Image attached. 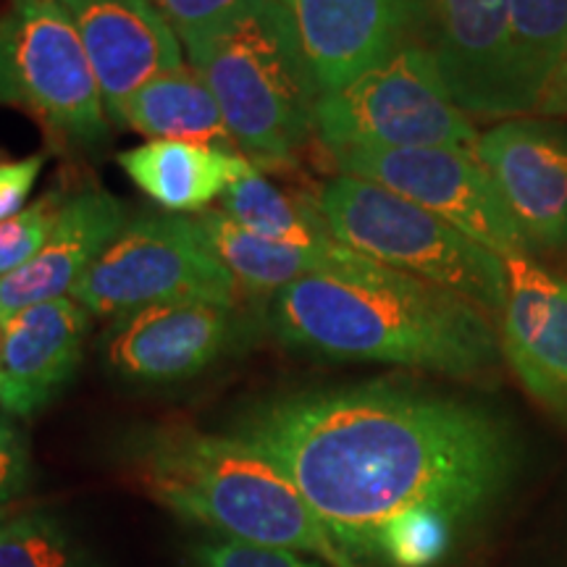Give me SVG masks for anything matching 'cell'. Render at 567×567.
Here are the masks:
<instances>
[{"mask_svg": "<svg viewBox=\"0 0 567 567\" xmlns=\"http://www.w3.org/2000/svg\"><path fill=\"white\" fill-rule=\"evenodd\" d=\"M237 439L292 481L344 549L365 551L408 515H473L513 465L484 410L381 384L268 402Z\"/></svg>", "mask_w": 567, "mask_h": 567, "instance_id": "6da1fadb", "label": "cell"}, {"mask_svg": "<svg viewBox=\"0 0 567 567\" xmlns=\"http://www.w3.org/2000/svg\"><path fill=\"white\" fill-rule=\"evenodd\" d=\"M274 331L334 360H371L476 379L502 354L492 316L450 289L342 243L274 297Z\"/></svg>", "mask_w": 567, "mask_h": 567, "instance_id": "7a4b0ae2", "label": "cell"}, {"mask_svg": "<svg viewBox=\"0 0 567 567\" xmlns=\"http://www.w3.org/2000/svg\"><path fill=\"white\" fill-rule=\"evenodd\" d=\"M137 478L158 505L237 542L358 567L292 481L243 439L161 429L140 446Z\"/></svg>", "mask_w": 567, "mask_h": 567, "instance_id": "3957f363", "label": "cell"}, {"mask_svg": "<svg viewBox=\"0 0 567 567\" xmlns=\"http://www.w3.org/2000/svg\"><path fill=\"white\" fill-rule=\"evenodd\" d=\"M187 53L255 166H279L313 134L321 92L279 0H258Z\"/></svg>", "mask_w": 567, "mask_h": 567, "instance_id": "277c9868", "label": "cell"}, {"mask_svg": "<svg viewBox=\"0 0 567 567\" xmlns=\"http://www.w3.org/2000/svg\"><path fill=\"white\" fill-rule=\"evenodd\" d=\"M313 203L337 243L450 289L499 321L507 292L505 258L444 218L350 174L326 182Z\"/></svg>", "mask_w": 567, "mask_h": 567, "instance_id": "5b68a950", "label": "cell"}, {"mask_svg": "<svg viewBox=\"0 0 567 567\" xmlns=\"http://www.w3.org/2000/svg\"><path fill=\"white\" fill-rule=\"evenodd\" d=\"M316 132L331 151L342 147H460L476 153L467 113L452 101L429 48L417 40L323 95Z\"/></svg>", "mask_w": 567, "mask_h": 567, "instance_id": "8992f818", "label": "cell"}, {"mask_svg": "<svg viewBox=\"0 0 567 567\" xmlns=\"http://www.w3.org/2000/svg\"><path fill=\"white\" fill-rule=\"evenodd\" d=\"M0 103L30 111L74 145L109 142L95 71L59 0H13L0 17Z\"/></svg>", "mask_w": 567, "mask_h": 567, "instance_id": "52a82bcc", "label": "cell"}, {"mask_svg": "<svg viewBox=\"0 0 567 567\" xmlns=\"http://www.w3.org/2000/svg\"><path fill=\"white\" fill-rule=\"evenodd\" d=\"M71 295L90 316L122 318L174 300L234 305L237 284L197 218L142 216L113 237Z\"/></svg>", "mask_w": 567, "mask_h": 567, "instance_id": "ba28073f", "label": "cell"}, {"mask_svg": "<svg viewBox=\"0 0 567 567\" xmlns=\"http://www.w3.org/2000/svg\"><path fill=\"white\" fill-rule=\"evenodd\" d=\"M342 174L358 176L421 205L499 255H530L526 234L473 151L460 147H342Z\"/></svg>", "mask_w": 567, "mask_h": 567, "instance_id": "9c48e42d", "label": "cell"}, {"mask_svg": "<svg viewBox=\"0 0 567 567\" xmlns=\"http://www.w3.org/2000/svg\"><path fill=\"white\" fill-rule=\"evenodd\" d=\"M417 40L465 113L520 116L509 59L507 0H415Z\"/></svg>", "mask_w": 567, "mask_h": 567, "instance_id": "30bf717a", "label": "cell"}, {"mask_svg": "<svg viewBox=\"0 0 567 567\" xmlns=\"http://www.w3.org/2000/svg\"><path fill=\"white\" fill-rule=\"evenodd\" d=\"M80 32L105 113L122 124L132 95L182 69V45L151 0H59Z\"/></svg>", "mask_w": 567, "mask_h": 567, "instance_id": "8fae6325", "label": "cell"}, {"mask_svg": "<svg viewBox=\"0 0 567 567\" xmlns=\"http://www.w3.org/2000/svg\"><path fill=\"white\" fill-rule=\"evenodd\" d=\"M313 71L331 95L389 59L415 32V0H279Z\"/></svg>", "mask_w": 567, "mask_h": 567, "instance_id": "7c38bea8", "label": "cell"}, {"mask_svg": "<svg viewBox=\"0 0 567 567\" xmlns=\"http://www.w3.org/2000/svg\"><path fill=\"white\" fill-rule=\"evenodd\" d=\"M476 155L530 250L565 247L567 140L534 122H502L481 134Z\"/></svg>", "mask_w": 567, "mask_h": 567, "instance_id": "4fadbf2b", "label": "cell"}, {"mask_svg": "<svg viewBox=\"0 0 567 567\" xmlns=\"http://www.w3.org/2000/svg\"><path fill=\"white\" fill-rule=\"evenodd\" d=\"M234 334L231 305L174 300L118 318L109 339V363L124 379L168 384L200 373Z\"/></svg>", "mask_w": 567, "mask_h": 567, "instance_id": "5bb4252c", "label": "cell"}, {"mask_svg": "<svg viewBox=\"0 0 567 567\" xmlns=\"http://www.w3.org/2000/svg\"><path fill=\"white\" fill-rule=\"evenodd\" d=\"M499 313L502 354L530 394L567 405V281L530 255L507 258Z\"/></svg>", "mask_w": 567, "mask_h": 567, "instance_id": "9a60e30c", "label": "cell"}, {"mask_svg": "<svg viewBox=\"0 0 567 567\" xmlns=\"http://www.w3.org/2000/svg\"><path fill=\"white\" fill-rule=\"evenodd\" d=\"M90 329L87 308L74 297L32 305L6 318L0 360V408L6 415L40 413L74 375Z\"/></svg>", "mask_w": 567, "mask_h": 567, "instance_id": "2e32d148", "label": "cell"}, {"mask_svg": "<svg viewBox=\"0 0 567 567\" xmlns=\"http://www.w3.org/2000/svg\"><path fill=\"white\" fill-rule=\"evenodd\" d=\"M126 224V205L105 189H87L63 203L42 250L17 271L0 276V321L74 292Z\"/></svg>", "mask_w": 567, "mask_h": 567, "instance_id": "e0dca14e", "label": "cell"}, {"mask_svg": "<svg viewBox=\"0 0 567 567\" xmlns=\"http://www.w3.org/2000/svg\"><path fill=\"white\" fill-rule=\"evenodd\" d=\"M250 158L193 142L151 140L118 155V166L168 210H205L250 166Z\"/></svg>", "mask_w": 567, "mask_h": 567, "instance_id": "ac0fdd59", "label": "cell"}, {"mask_svg": "<svg viewBox=\"0 0 567 567\" xmlns=\"http://www.w3.org/2000/svg\"><path fill=\"white\" fill-rule=\"evenodd\" d=\"M122 124L151 140L193 142L237 153L224 113L195 69H176L145 84L126 101Z\"/></svg>", "mask_w": 567, "mask_h": 567, "instance_id": "d6986e66", "label": "cell"}, {"mask_svg": "<svg viewBox=\"0 0 567 567\" xmlns=\"http://www.w3.org/2000/svg\"><path fill=\"white\" fill-rule=\"evenodd\" d=\"M203 231L208 234V243L218 260L231 274L237 292L243 289L245 295L268 297L279 295L289 284L302 279L321 264L326 247H295L271 243L260 237L237 221H231L224 210H203L197 216Z\"/></svg>", "mask_w": 567, "mask_h": 567, "instance_id": "ffe728a7", "label": "cell"}, {"mask_svg": "<svg viewBox=\"0 0 567 567\" xmlns=\"http://www.w3.org/2000/svg\"><path fill=\"white\" fill-rule=\"evenodd\" d=\"M517 113H534L567 53V0H507Z\"/></svg>", "mask_w": 567, "mask_h": 567, "instance_id": "44dd1931", "label": "cell"}, {"mask_svg": "<svg viewBox=\"0 0 567 567\" xmlns=\"http://www.w3.org/2000/svg\"><path fill=\"white\" fill-rule=\"evenodd\" d=\"M221 205L231 221L271 243L323 247L334 239L313 200H297L287 195L274 182H268L255 163L229 184L221 195Z\"/></svg>", "mask_w": 567, "mask_h": 567, "instance_id": "7402d4cb", "label": "cell"}, {"mask_svg": "<svg viewBox=\"0 0 567 567\" xmlns=\"http://www.w3.org/2000/svg\"><path fill=\"white\" fill-rule=\"evenodd\" d=\"M0 567H87L63 530L48 515H21L0 526Z\"/></svg>", "mask_w": 567, "mask_h": 567, "instance_id": "603a6c76", "label": "cell"}, {"mask_svg": "<svg viewBox=\"0 0 567 567\" xmlns=\"http://www.w3.org/2000/svg\"><path fill=\"white\" fill-rule=\"evenodd\" d=\"M452 523L436 513H415L394 523L381 538L379 551L400 567L434 565L450 544Z\"/></svg>", "mask_w": 567, "mask_h": 567, "instance_id": "cb8c5ba5", "label": "cell"}, {"mask_svg": "<svg viewBox=\"0 0 567 567\" xmlns=\"http://www.w3.org/2000/svg\"><path fill=\"white\" fill-rule=\"evenodd\" d=\"M61 197L45 195L13 218L0 221V276L17 271L42 250L61 216Z\"/></svg>", "mask_w": 567, "mask_h": 567, "instance_id": "d4e9b609", "label": "cell"}, {"mask_svg": "<svg viewBox=\"0 0 567 567\" xmlns=\"http://www.w3.org/2000/svg\"><path fill=\"white\" fill-rule=\"evenodd\" d=\"M255 3L258 0H158L163 17L187 48L200 45Z\"/></svg>", "mask_w": 567, "mask_h": 567, "instance_id": "484cf974", "label": "cell"}, {"mask_svg": "<svg viewBox=\"0 0 567 567\" xmlns=\"http://www.w3.org/2000/svg\"><path fill=\"white\" fill-rule=\"evenodd\" d=\"M195 567H316L297 551H284L271 547H258V544L226 542L205 544L195 551Z\"/></svg>", "mask_w": 567, "mask_h": 567, "instance_id": "4316f807", "label": "cell"}, {"mask_svg": "<svg viewBox=\"0 0 567 567\" xmlns=\"http://www.w3.org/2000/svg\"><path fill=\"white\" fill-rule=\"evenodd\" d=\"M30 476V452L21 431L9 415H0V520H3L13 499L24 492Z\"/></svg>", "mask_w": 567, "mask_h": 567, "instance_id": "83f0119b", "label": "cell"}, {"mask_svg": "<svg viewBox=\"0 0 567 567\" xmlns=\"http://www.w3.org/2000/svg\"><path fill=\"white\" fill-rule=\"evenodd\" d=\"M45 155H27L19 161H0V221L13 218L27 208L38 184Z\"/></svg>", "mask_w": 567, "mask_h": 567, "instance_id": "f1b7e54d", "label": "cell"}, {"mask_svg": "<svg viewBox=\"0 0 567 567\" xmlns=\"http://www.w3.org/2000/svg\"><path fill=\"white\" fill-rule=\"evenodd\" d=\"M534 113L547 118H567V53L565 59L559 61L555 76L549 80Z\"/></svg>", "mask_w": 567, "mask_h": 567, "instance_id": "f546056e", "label": "cell"}, {"mask_svg": "<svg viewBox=\"0 0 567 567\" xmlns=\"http://www.w3.org/2000/svg\"><path fill=\"white\" fill-rule=\"evenodd\" d=\"M3 342H6V321H0V360H3Z\"/></svg>", "mask_w": 567, "mask_h": 567, "instance_id": "4dcf8cb0", "label": "cell"}]
</instances>
